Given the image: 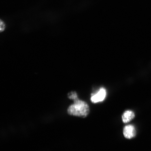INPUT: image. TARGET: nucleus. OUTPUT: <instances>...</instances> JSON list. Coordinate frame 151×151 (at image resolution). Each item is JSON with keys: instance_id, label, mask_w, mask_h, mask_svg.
<instances>
[{"instance_id": "obj_2", "label": "nucleus", "mask_w": 151, "mask_h": 151, "mask_svg": "<svg viewBox=\"0 0 151 151\" xmlns=\"http://www.w3.org/2000/svg\"><path fill=\"white\" fill-rule=\"evenodd\" d=\"M106 90L104 88H101L96 93L91 94V101L94 104L101 102L106 99Z\"/></svg>"}, {"instance_id": "obj_5", "label": "nucleus", "mask_w": 151, "mask_h": 151, "mask_svg": "<svg viewBox=\"0 0 151 151\" xmlns=\"http://www.w3.org/2000/svg\"><path fill=\"white\" fill-rule=\"evenodd\" d=\"M68 97L70 99L73 100V101L78 99L77 94L76 92H72L68 94Z\"/></svg>"}, {"instance_id": "obj_3", "label": "nucleus", "mask_w": 151, "mask_h": 151, "mask_svg": "<svg viewBox=\"0 0 151 151\" xmlns=\"http://www.w3.org/2000/svg\"><path fill=\"white\" fill-rule=\"evenodd\" d=\"M123 134L126 138L130 139L134 137L136 135V130L133 125L129 124L124 128Z\"/></svg>"}, {"instance_id": "obj_4", "label": "nucleus", "mask_w": 151, "mask_h": 151, "mask_svg": "<svg viewBox=\"0 0 151 151\" xmlns=\"http://www.w3.org/2000/svg\"><path fill=\"white\" fill-rule=\"evenodd\" d=\"M135 113L131 110H127L123 114L122 119L123 122L124 123H127L131 122L135 118Z\"/></svg>"}, {"instance_id": "obj_1", "label": "nucleus", "mask_w": 151, "mask_h": 151, "mask_svg": "<svg viewBox=\"0 0 151 151\" xmlns=\"http://www.w3.org/2000/svg\"><path fill=\"white\" fill-rule=\"evenodd\" d=\"M68 109V113L72 116L86 118L90 113V108L86 102L77 99Z\"/></svg>"}, {"instance_id": "obj_6", "label": "nucleus", "mask_w": 151, "mask_h": 151, "mask_svg": "<svg viewBox=\"0 0 151 151\" xmlns=\"http://www.w3.org/2000/svg\"><path fill=\"white\" fill-rule=\"evenodd\" d=\"M5 28V24L3 22H1V31H2Z\"/></svg>"}]
</instances>
